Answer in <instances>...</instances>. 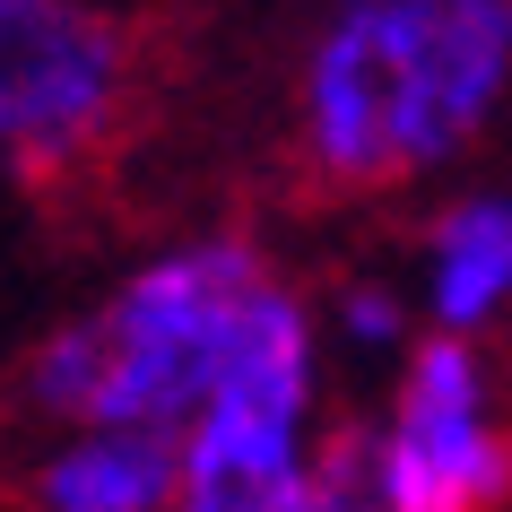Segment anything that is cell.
<instances>
[{
  "label": "cell",
  "mask_w": 512,
  "mask_h": 512,
  "mask_svg": "<svg viewBox=\"0 0 512 512\" xmlns=\"http://www.w3.org/2000/svg\"><path fill=\"white\" fill-rule=\"evenodd\" d=\"M278 287L270 252L252 235H183L157 243L148 261L113 278L96 304V348H105V391H96V426H139L183 443L200 408L243 348L252 304Z\"/></svg>",
  "instance_id": "obj_2"
},
{
  "label": "cell",
  "mask_w": 512,
  "mask_h": 512,
  "mask_svg": "<svg viewBox=\"0 0 512 512\" xmlns=\"http://www.w3.org/2000/svg\"><path fill=\"white\" fill-rule=\"evenodd\" d=\"M313 512H391L382 504V478H374V426H339L322 434V478H313Z\"/></svg>",
  "instance_id": "obj_10"
},
{
  "label": "cell",
  "mask_w": 512,
  "mask_h": 512,
  "mask_svg": "<svg viewBox=\"0 0 512 512\" xmlns=\"http://www.w3.org/2000/svg\"><path fill=\"white\" fill-rule=\"evenodd\" d=\"M96 391H105L96 313H70V322H53L27 348V365H18V400H27V417H44L53 434H79V426H96Z\"/></svg>",
  "instance_id": "obj_8"
},
{
  "label": "cell",
  "mask_w": 512,
  "mask_h": 512,
  "mask_svg": "<svg viewBox=\"0 0 512 512\" xmlns=\"http://www.w3.org/2000/svg\"><path fill=\"white\" fill-rule=\"evenodd\" d=\"M374 478L391 512H504L512 504V417L504 374L478 339H417L374 417Z\"/></svg>",
  "instance_id": "obj_5"
},
{
  "label": "cell",
  "mask_w": 512,
  "mask_h": 512,
  "mask_svg": "<svg viewBox=\"0 0 512 512\" xmlns=\"http://www.w3.org/2000/svg\"><path fill=\"white\" fill-rule=\"evenodd\" d=\"M322 365H330L322 313L278 278L243 322V348L217 382V400L183 434L174 512H313L322 434H330Z\"/></svg>",
  "instance_id": "obj_3"
},
{
  "label": "cell",
  "mask_w": 512,
  "mask_h": 512,
  "mask_svg": "<svg viewBox=\"0 0 512 512\" xmlns=\"http://www.w3.org/2000/svg\"><path fill=\"white\" fill-rule=\"evenodd\" d=\"M504 105L512 0H339L296 79V157L339 191L426 183Z\"/></svg>",
  "instance_id": "obj_1"
},
{
  "label": "cell",
  "mask_w": 512,
  "mask_h": 512,
  "mask_svg": "<svg viewBox=\"0 0 512 512\" xmlns=\"http://www.w3.org/2000/svg\"><path fill=\"white\" fill-rule=\"evenodd\" d=\"M183 443L139 426L53 434L27 469V512H174Z\"/></svg>",
  "instance_id": "obj_7"
},
{
  "label": "cell",
  "mask_w": 512,
  "mask_h": 512,
  "mask_svg": "<svg viewBox=\"0 0 512 512\" xmlns=\"http://www.w3.org/2000/svg\"><path fill=\"white\" fill-rule=\"evenodd\" d=\"M139 87L131 27L105 0H0V174H79Z\"/></svg>",
  "instance_id": "obj_4"
},
{
  "label": "cell",
  "mask_w": 512,
  "mask_h": 512,
  "mask_svg": "<svg viewBox=\"0 0 512 512\" xmlns=\"http://www.w3.org/2000/svg\"><path fill=\"white\" fill-rule=\"evenodd\" d=\"M417 313L434 339H478L512 322V191H460L443 200L417 243Z\"/></svg>",
  "instance_id": "obj_6"
},
{
  "label": "cell",
  "mask_w": 512,
  "mask_h": 512,
  "mask_svg": "<svg viewBox=\"0 0 512 512\" xmlns=\"http://www.w3.org/2000/svg\"><path fill=\"white\" fill-rule=\"evenodd\" d=\"M330 339L356 356H382V365H408V348L426 339V313H417V296L408 287H391V278H348L339 296H330Z\"/></svg>",
  "instance_id": "obj_9"
}]
</instances>
